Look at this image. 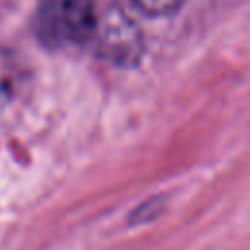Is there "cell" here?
<instances>
[{
  "mask_svg": "<svg viewBox=\"0 0 250 250\" xmlns=\"http://www.w3.org/2000/svg\"><path fill=\"white\" fill-rule=\"evenodd\" d=\"M33 27L39 41L51 49L80 47L98 27L96 0H39Z\"/></svg>",
  "mask_w": 250,
  "mask_h": 250,
  "instance_id": "cell-1",
  "label": "cell"
},
{
  "mask_svg": "<svg viewBox=\"0 0 250 250\" xmlns=\"http://www.w3.org/2000/svg\"><path fill=\"white\" fill-rule=\"evenodd\" d=\"M31 94V70L25 61L0 47V113L16 111Z\"/></svg>",
  "mask_w": 250,
  "mask_h": 250,
  "instance_id": "cell-2",
  "label": "cell"
},
{
  "mask_svg": "<svg viewBox=\"0 0 250 250\" xmlns=\"http://www.w3.org/2000/svg\"><path fill=\"white\" fill-rule=\"evenodd\" d=\"M131 4L146 16L164 18V16H172L174 12H178L184 0H131Z\"/></svg>",
  "mask_w": 250,
  "mask_h": 250,
  "instance_id": "cell-3",
  "label": "cell"
}]
</instances>
